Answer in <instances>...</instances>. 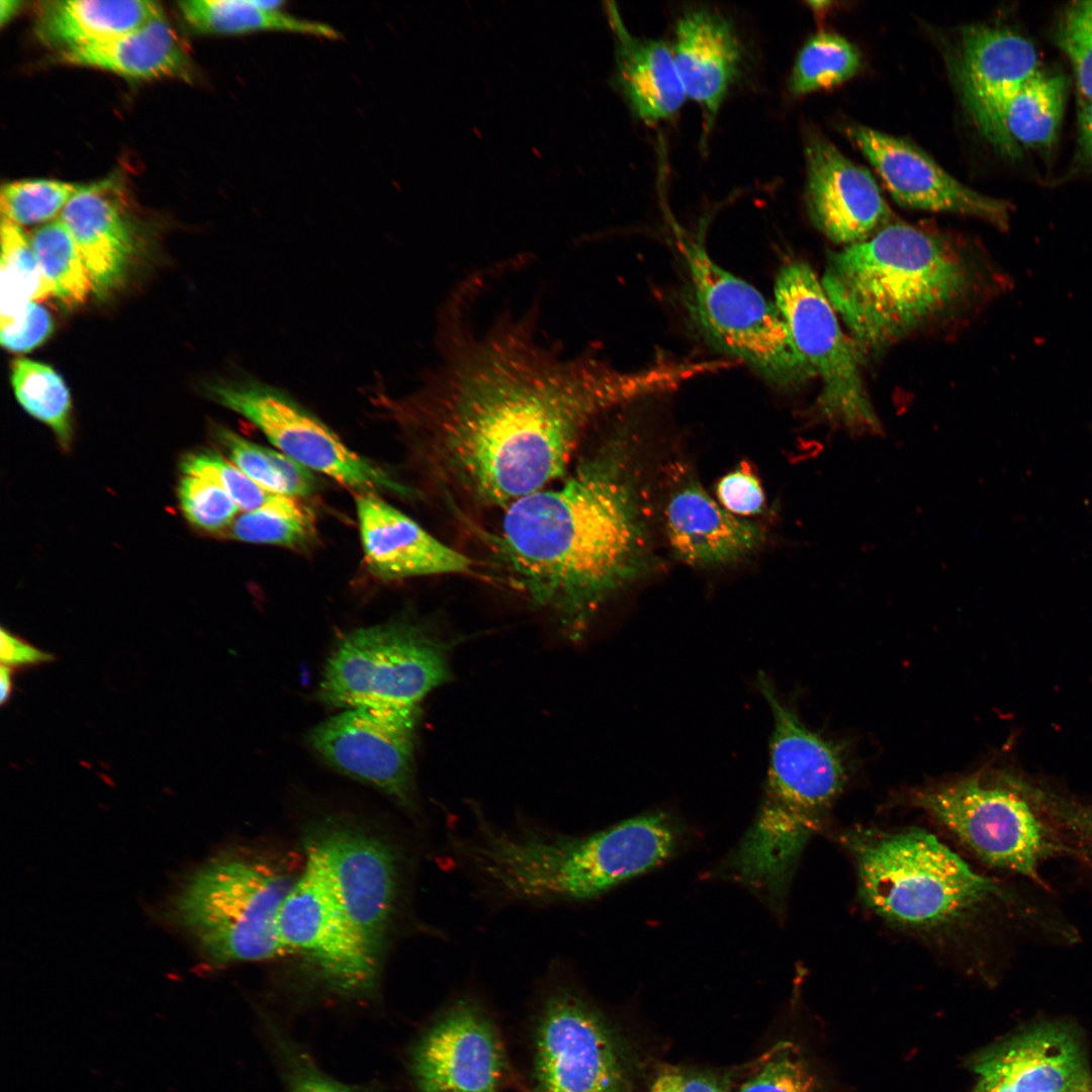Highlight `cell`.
Returning <instances> with one entry per match:
<instances>
[{"label": "cell", "mask_w": 1092, "mask_h": 1092, "mask_svg": "<svg viewBox=\"0 0 1092 1092\" xmlns=\"http://www.w3.org/2000/svg\"><path fill=\"white\" fill-rule=\"evenodd\" d=\"M443 363L394 413L428 431L445 485L470 503L505 510L561 480L603 414L678 387L673 361L621 371L592 356H561L527 320L499 318L458 336Z\"/></svg>", "instance_id": "obj_1"}, {"label": "cell", "mask_w": 1092, "mask_h": 1092, "mask_svg": "<svg viewBox=\"0 0 1092 1092\" xmlns=\"http://www.w3.org/2000/svg\"><path fill=\"white\" fill-rule=\"evenodd\" d=\"M643 453L639 431L623 423L578 453L557 486L504 510L496 547L505 566L571 638L661 567Z\"/></svg>", "instance_id": "obj_2"}, {"label": "cell", "mask_w": 1092, "mask_h": 1092, "mask_svg": "<svg viewBox=\"0 0 1092 1092\" xmlns=\"http://www.w3.org/2000/svg\"><path fill=\"white\" fill-rule=\"evenodd\" d=\"M988 269L946 237L896 222L831 253L821 284L864 359L997 293L1004 280Z\"/></svg>", "instance_id": "obj_3"}, {"label": "cell", "mask_w": 1092, "mask_h": 1092, "mask_svg": "<svg viewBox=\"0 0 1092 1092\" xmlns=\"http://www.w3.org/2000/svg\"><path fill=\"white\" fill-rule=\"evenodd\" d=\"M679 825L663 812L583 836L486 825L473 849L474 872L496 897L551 904L594 899L669 858Z\"/></svg>", "instance_id": "obj_4"}, {"label": "cell", "mask_w": 1092, "mask_h": 1092, "mask_svg": "<svg viewBox=\"0 0 1092 1092\" xmlns=\"http://www.w3.org/2000/svg\"><path fill=\"white\" fill-rule=\"evenodd\" d=\"M774 730L764 793L752 825L728 854L732 870L764 889L790 883L809 838L822 826L846 782L839 748L809 730L758 677Z\"/></svg>", "instance_id": "obj_5"}, {"label": "cell", "mask_w": 1092, "mask_h": 1092, "mask_svg": "<svg viewBox=\"0 0 1092 1092\" xmlns=\"http://www.w3.org/2000/svg\"><path fill=\"white\" fill-rule=\"evenodd\" d=\"M864 903L898 926L938 933L965 926L1004 896L931 833L856 832L847 839Z\"/></svg>", "instance_id": "obj_6"}, {"label": "cell", "mask_w": 1092, "mask_h": 1092, "mask_svg": "<svg viewBox=\"0 0 1092 1092\" xmlns=\"http://www.w3.org/2000/svg\"><path fill=\"white\" fill-rule=\"evenodd\" d=\"M300 872L265 853L224 852L183 884L172 900V920L216 965L285 956L278 916Z\"/></svg>", "instance_id": "obj_7"}, {"label": "cell", "mask_w": 1092, "mask_h": 1092, "mask_svg": "<svg viewBox=\"0 0 1092 1092\" xmlns=\"http://www.w3.org/2000/svg\"><path fill=\"white\" fill-rule=\"evenodd\" d=\"M673 226L688 272V308L704 337L779 388L797 389L815 378L776 303L720 267L702 243Z\"/></svg>", "instance_id": "obj_8"}, {"label": "cell", "mask_w": 1092, "mask_h": 1092, "mask_svg": "<svg viewBox=\"0 0 1092 1092\" xmlns=\"http://www.w3.org/2000/svg\"><path fill=\"white\" fill-rule=\"evenodd\" d=\"M448 651L435 631L414 622L357 629L328 658L318 697L335 708L420 707L451 679Z\"/></svg>", "instance_id": "obj_9"}, {"label": "cell", "mask_w": 1092, "mask_h": 1092, "mask_svg": "<svg viewBox=\"0 0 1092 1092\" xmlns=\"http://www.w3.org/2000/svg\"><path fill=\"white\" fill-rule=\"evenodd\" d=\"M775 303L797 349L821 380L812 405L815 420L850 437L881 436L883 426L861 376L864 359L842 332L821 281L807 263L791 262L780 270Z\"/></svg>", "instance_id": "obj_10"}, {"label": "cell", "mask_w": 1092, "mask_h": 1092, "mask_svg": "<svg viewBox=\"0 0 1092 1092\" xmlns=\"http://www.w3.org/2000/svg\"><path fill=\"white\" fill-rule=\"evenodd\" d=\"M1004 784L965 778L915 791L911 801L983 861L1038 880L1043 859L1069 847L1008 779Z\"/></svg>", "instance_id": "obj_11"}, {"label": "cell", "mask_w": 1092, "mask_h": 1092, "mask_svg": "<svg viewBox=\"0 0 1092 1092\" xmlns=\"http://www.w3.org/2000/svg\"><path fill=\"white\" fill-rule=\"evenodd\" d=\"M278 934L286 952L301 958L330 992L359 998L376 989L379 959L345 912L311 842L281 906Z\"/></svg>", "instance_id": "obj_12"}, {"label": "cell", "mask_w": 1092, "mask_h": 1092, "mask_svg": "<svg viewBox=\"0 0 1092 1092\" xmlns=\"http://www.w3.org/2000/svg\"><path fill=\"white\" fill-rule=\"evenodd\" d=\"M216 403L254 424L295 462L357 490L412 495L370 460L351 450L325 423L281 389L252 376L222 379L205 387Z\"/></svg>", "instance_id": "obj_13"}, {"label": "cell", "mask_w": 1092, "mask_h": 1092, "mask_svg": "<svg viewBox=\"0 0 1092 1092\" xmlns=\"http://www.w3.org/2000/svg\"><path fill=\"white\" fill-rule=\"evenodd\" d=\"M533 1043V1092H628L616 1037L574 990L556 988L544 999Z\"/></svg>", "instance_id": "obj_14"}, {"label": "cell", "mask_w": 1092, "mask_h": 1092, "mask_svg": "<svg viewBox=\"0 0 1092 1092\" xmlns=\"http://www.w3.org/2000/svg\"><path fill=\"white\" fill-rule=\"evenodd\" d=\"M420 712V707L395 706L346 709L311 729L307 741L329 766L377 789L415 813V739Z\"/></svg>", "instance_id": "obj_15"}, {"label": "cell", "mask_w": 1092, "mask_h": 1092, "mask_svg": "<svg viewBox=\"0 0 1092 1092\" xmlns=\"http://www.w3.org/2000/svg\"><path fill=\"white\" fill-rule=\"evenodd\" d=\"M960 47L957 78L965 108L995 150L1018 156L1006 115L1019 89L1039 70L1035 47L1010 29L982 24L964 27Z\"/></svg>", "instance_id": "obj_16"}, {"label": "cell", "mask_w": 1092, "mask_h": 1092, "mask_svg": "<svg viewBox=\"0 0 1092 1092\" xmlns=\"http://www.w3.org/2000/svg\"><path fill=\"white\" fill-rule=\"evenodd\" d=\"M507 1069L495 1026L469 1000L446 1009L420 1037L412 1056L421 1092H498Z\"/></svg>", "instance_id": "obj_17"}, {"label": "cell", "mask_w": 1092, "mask_h": 1092, "mask_svg": "<svg viewBox=\"0 0 1092 1092\" xmlns=\"http://www.w3.org/2000/svg\"><path fill=\"white\" fill-rule=\"evenodd\" d=\"M846 131L897 203L976 217L1001 232L1009 230L1013 211L1009 201L961 183L914 144L860 124L849 125Z\"/></svg>", "instance_id": "obj_18"}, {"label": "cell", "mask_w": 1092, "mask_h": 1092, "mask_svg": "<svg viewBox=\"0 0 1092 1092\" xmlns=\"http://www.w3.org/2000/svg\"><path fill=\"white\" fill-rule=\"evenodd\" d=\"M310 841L348 917L380 960L398 888L393 849L361 829L328 825Z\"/></svg>", "instance_id": "obj_19"}, {"label": "cell", "mask_w": 1092, "mask_h": 1092, "mask_svg": "<svg viewBox=\"0 0 1092 1092\" xmlns=\"http://www.w3.org/2000/svg\"><path fill=\"white\" fill-rule=\"evenodd\" d=\"M972 1092H1086L1092 1075L1076 1029L1041 1022L979 1053Z\"/></svg>", "instance_id": "obj_20"}, {"label": "cell", "mask_w": 1092, "mask_h": 1092, "mask_svg": "<svg viewBox=\"0 0 1092 1092\" xmlns=\"http://www.w3.org/2000/svg\"><path fill=\"white\" fill-rule=\"evenodd\" d=\"M662 508L663 535L671 555L695 568L730 566L751 557L766 542L757 522L726 511L688 468H677Z\"/></svg>", "instance_id": "obj_21"}, {"label": "cell", "mask_w": 1092, "mask_h": 1092, "mask_svg": "<svg viewBox=\"0 0 1092 1092\" xmlns=\"http://www.w3.org/2000/svg\"><path fill=\"white\" fill-rule=\"evenodd\" d=\"M805 157L808 212L828 239L848 246L888 224L889 206L869 171L816 130L807 131Z\"/></svg>", "instance_id": "obj_22"}, {"label": "cell", "mask_w": 1092, "mask_h": 1092, "mask_svg": "<svg viewBox=\"0 0 1092 1092\" xmlns=\"http://www.w3.org/2000/svg\"><path fill=\"white\" fill-rule=\"evenodd\" d=\"M356 509L364 561L376 577L391 580L473 570L470 557L438 540L376 493H358Z\"/></svg>", "instance_id": "obj_23"}, {"label": "cell", "mask_w": 1092, "mask_h": 1092, "mask_svg": "<svg viewBox=\"0 0 1092 1092\" xmlns=\"http://www.w3.org/2000/svg\"><path fill=\"white\" fill-rule=\"evenodd\" d=\"M671 50L687 97L702 107L706 125H712L741 62L732 24L711 9H691L675 24Z\"/></svg>", "instance_id": "obj_24"}, {"label": "cell", "mask_w": 1092, "mask_h": 1092, "mask_svg": "<svg viewBox=\"0 0 1092 1092\" xmlns=\"http://www.w3.org/2000/svg\"><path fill=\"white\" fill-rule=\"evenodd\" d=\"M606 11L615 40L616 88L642 121L655 123L672 117L687 97L672 50L661 40L633 35L615 3L608 2Z\"/></svg>", "instance_id": "obj_25"}, {"label": "cell", "mask_w": 1092, "mask_h": 1092, "mask_svg": "<svg viewBox=\"0 0 1092 1092\" xmlns=\"http://www.w3.org/2000/svg\"><path fill=\"white\" fill-rule=\"evenodd\" d=\"M105 183L84 185L60 214L89 271L94 292L106 295L124 279L136 252L132 228Z\"/></svg>", "instance_id": "obj_26"}, {"label": "cell", "mask_w": 1092, "mask_h": 1092, "mask_svg": "<svg viewBox=\"0 0 1092 1092\" xmlns=\"http://www.w3.org/2000/svg\"><path fill=\"white\" fill-rule=\"evenodd\" d=\"M66 64L108 71L127 78L188 79L190 61L164 16L125 34L59 52Z\"/></svg>", "instance_id": "obj_27"}, {"label": "cell", "mask_w": 1092, "mask_h": 1092, "mask_svg": "<svg viewBox=\"0 0 1092 1092\" xmlns=\"http://www.w3.org/2000/svg\"><path fill=\"white\" fill-rule=\"evenodd\" d=\"M163 15L150 0H63L43 2L35 31L59 52L130 32Z\"/></svg>", "instance_id": "obj_28"}, {"label": "cell", "mask_w": 1092, "mask_h": 1092, "mask_svg": "<svg viewBox=\"0 0 1092 1092\" xmlns=\"http://www.w3.org/2000/svg\"><path fill=\"white\" fill-rule=\"evenodd\" d=\"M179 10L195 30L208 34L288 32L337 39L339 31L327 23L263 7L259 0H189Z\"/></svg>", "instance_id": "obj_29"}, {"label": "cell", "mask_w": 1092, "mask_h": 1092, "mask_svg": "<svg viewBox=\"0 0 1092 1092\" xmlns=\"http://www.w3.org/2000/svg\"><path fill=\"white\" fill-rule=\"evenodd\" d=\"M1067 80L1060 73L1038 70L1011 101L1006 126L1021 147L1044 151L1058 139L1067 100Z\"/></svg>", "instance_id": "obj_30"}, {"label": "cell", "mask_w": 1092, "mask_h": 1092, "mask_svg": "<svg viewBox=\"0 0 1092 1092\" xmlns=\"http://www.w3.org/2000/svg\"><path fill=\"white\" fill-rule=\"evenodd\" d=\"M214 437L230 461L264 489L293 498L315 490L312 472L282 452L258 445L224 427H217Z\"/></svg>", "instance_id": "obj_31"}, {"label": "cell", "mask_w": 1092, "mask_h": 1092, "mask_svg": "<svg viewBox=\"0 0 1092 1092\" xmlns=\"http://www.w3.org/2000/svg\"><path fill=\"white\" fill-rule=\"evenodd\" d=\"M30 244L51 296L68 307L84 303L94 287L66 224L60 218L43 224L33 232Z\"/></svg>", "instance_id": "obj_32"}, {"label": "cell", "mask_w": 1092, "mask_h": 1092, "mask_svg": "<svg viewBox=\"0 0 1092 1092\" xmlns=\"http://www.w3.org/2000/svg\"><path fill=\"white\" fill-rule=\"evenodd\" d=\"M11 386L22 408L47 425L68 450L73 433L72 400L61 375L47 364L18 358L11 367Z\"/></svg>", "instance_id": "obj_33"}, {"label": "cell", "mask_w": 1092, "mask_h": 1092, "mask_svg": "<svg viewBox=\"0 0 1092 1092\" xmlns=\"http://www.w3.org/2000/svg\"><path fill=\"white\" fill-rule=\"evenodd\" d=\"M0 328L22 316L30 302L51 296L30 239L21 226L1 220Z\"/></svg>", "instance_id": "obj_34"}, {"label": "cell", "mask_w": 1092, "mask_h": 1092, "mask_svg": "<svg viewBox=\"0 0 1092 1092\" xmlns=\"http://www.w3.org/2000/svg\"><path fill=\"white\" fill-rule=\"evenodd\" d=\"M859 50L832 32L812 35L800 50L790 78L794 95L837 86L852 78L861 66Z\"/></svg>", "instance_id": "obj_35"}, {"label": "cell", "mask_w": 1092, "mask_h": 1092, "mask_svg": "<svg viewBox=\"0 0 1092 1092\" xmlns=\"http://www.w3.org/2000/svg\"><path fill=\"white\" fill-rule=\"evenodd\" d=\"M228 534L247 543L298 547L313 538L315 529L311 513L298 498L280 495L257 510L243 512Z\"/></svg>", "instance_id": "obj_36"}, {"label": "cell", "mask_w": 1092, "mask_h": 1092, "mask_svg": "<svg viewBox=\"0 0 1092 1092\" xmlns=\"http://www.w3.org/2000/svg\"><path fill=\"white\" fill-rule=\"evenodd\" d=\"M84 185L52 179H24L1 188L2 219L19 226L53 218Z\"/></svg>", "instance_id": "obj_37"}, {"label": "cell", "mask_w": 1092, "mask_h": 1092, "mask_svg": "<svg viewBox=\"0 0 1092 1092\" xmlns=\"http://www.w3.org/2000/svg\"><path fill=\"white\" fill-rule=\"evenodd\" d=\"M737 1092H818V1083L801 1052L792 1042H781Z\"/></svg>", "instance_id": "obj_38"}, {"label": "cell", "mask_w": 1092, "mask_h": 1092, "mask_svg": "<svg viewBox=\"0 0 1092 1092\" xmlns=\"http://www.w3.org/2000/svg\"><path fill=\"white\" fill-rule=\"evenodd\" d=\"M179 506L185 518L196 528L222 533L230 528L240 511L233 498L215 482L205 477L185 474L178 485Z\"/></svg>", "instance_id": "obj_39"}, {"label": "cell", "mask_w": 1092, "mask_h": 1092, "mask_svg": "<svg viewBox=\"0 0 1092 1092\" xmlns=\"http://www.w3.org/2000/svg\"><path fill=\"white\" fill-rule=\"evenodd\" d=\"M181 467L185 474L215 482L243 512L257 510L280 496L264 489L231 461L212 451L187 455Z\"/></svg>", "instance_id": "obj_40"}, {"label": "cell", "mask_w": 1092, "mask_h": 1092, "mask_svg": "<svg viewBox=\"0 0 1092 1092\" xmlns=\"http://www.w3.org/2000/svg\"><path fill=\"white\" fill-rule=\"evenodd\" d=\"M1058 41L1073 67L1082 98L1092 99V0L1075 2L1066 10Z\"/></svg>", "instance_id": "obj_41"}, {"label": "cell", "mask_w": 1092, "mask_h": 1092, "mask_svg": "<svg viewBox=\"0 0 1092 1092\" xmlns=\"http://www.w3.org/2000/svg\"><path fill=\"white\" fill-rule=\"evenodd\" d=\"M715 498L729 513L743 519L761 515L765 510V492L759 478L741 464L722 475L714 487Z\"/></svg>", "instance_id": "obj_42"}, {"label": "cell", "mask_w": 1092, "mask_h": 1092, "mask_svg": "<svg viewBox=\"0 0 1092 1092\" xmlns=\"http://www.w3.org/2000/svg\"><path fill=\"white\" fill-rule=\"evenodd\" d=\"M276 1038L287 1092H361L327 1075L289 1040Z\"/></svg>", "instance_id": "obj_43"}, {"label": "cell", "mask_w": 1092, "mask_h": 1092, "mask_svg": "<svg viewBox=\"0 0 1092 1092\" xmlns=\"http://www.w3.org/2000/svg\"><path fill=\"white\" fill-rule=\"evenodd\" d=\"M52 331L53 321L49 311L33 301L27 305L20 318L0 328V342L11 352H28L42 344Z\"/></svg>", "instance_id": "obj_44"}, {"label": "cell", "mask_w": 1092, "mask_h": 1092, "mask_svg": "<svg viewBox=\"0 0 1092 1092\" xmlns=\"http://www.w3.org/2000/svg\"><path fill=\"white\" fill-rule=\"evenodd\" d=\"M0 638L1 663L13 670L33 668L56 659L53 653L37 648L4 627Z\"/></svg>", "instance_id": "obj_45"}, {"label": "cell", "mask_w": 1092, "mask_h": 1092, "mask_svg": "<svg viewBox=\"0 0 1092 1092\" xmlns=\"http://www.w3.org/2000/svg\"><path fill=\"white\" fill-rule=\"evenodd\" d=\"M646 1092H725L711 1076L688 1071H665L658 1074Z\"/></svg>", "instance_id": "obj_46"}, {"label": "cell", "mask_w": 1092, "mask_h": 1092, "mask_svg": "<svg viewBox=\"0 0 1092 1092\" xmlns=\"http://www.w3.org/2000/svg\"><path fill=\"white\" fill-rule=\"evenodd\" d=\"M1066 831L1076 849L1092 858V807L1076 805L1067 816Z\"/></svg>", "instance_id": "obj_47"}, {"label": "cell", "mask_w": 1092, "mask_h": 1092, "mask_svg": "<svg viewBox=\"0 0 1092 1092\" xmlns=\"http://www.w3.org/2000/svg\"><path fill=\"white\" fill-rule=\"evenodd\" d=\"M1077 120V161L1092 172V99L1082 98Z\"/></svg>", "instance_id": "obj_48"}, {"label": "cell", "mask_w": 1092, "mask_h": 1092, "mask_svg": "<svg viewBox=\"0 0 1092 1092\" xmlns=\"http://www.w3.org/2000/svg\"><path fill=\"white\" fill-rule=\"evenodd\" d=\"M15 670L12 668L1 665L0 669V703L2 706L7 704L14 691L13 675Z\"/></svg>", "instance_id": "obj_49"}, {"label": "cell", "mask_w": 1092, "mask_h": 1092, "mask_svg": "<svg viewBox=\"0 0 1092 1092\" xmlns=\"http://www.w3.org/2000/svg\"><path fill=\"white\" fill-rule=\"evenodd\" d=\"M21 2L17 0H1L0 1V23L4 25L9 21L19 9Z\"/></svg>", "instance_id": "obj_50"}, {"label": "cell", "mask_w": 1092, "mask_h": 1092, "mask_svg": "<svg viewBox=\"0 0 1092 1092\" xmlns=\"http://www.w3.org/2000/svg\"><path fill=\"white\" fill-rule=\"evenodd\" d=\"M1086 1092H1092V1086Z\"/></svg>", "instance_id": "obj_51"}]
</instances>
